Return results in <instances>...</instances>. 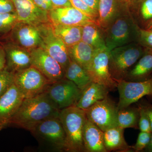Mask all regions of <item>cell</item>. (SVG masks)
Masks as SVG:
<instances>
[{
  "instance_id": "cell-1",
  "label": "cell",
  "mask_w": 152,
  "mask_h": 152,
  "mask_svg": "<svg viewBox=\"0 0 152 152\" xmlns=\"http://www.w3.org/2000/svg\"><path fill=\"white\" fill-rule=\"evenodd\" d=\"M60 111L45 92L24 99L10 124L30 132L42 121L52 117H59Z\"/></svg>"
},
{
  "instance_id": "cell-2",
  "label": "cell",
  "mask_w": 152,
  "mask_h": 152,
  "mask_svg": "<svg viewBox=\"0 0 152 152\" xmlns=\"http://www.w3.org/2000/svg\"><path fill=\"white\" fill-rule=\"evenodd\" d=\"M59 118L66 134L65 151L85 152L83 133L86 117L85 111L71 106L60 111Z\"/></svg>"
},
{
  "instance_id": "cell-3",
  "label": "cell",
  "mask_w": 152,
  "mask_h": 152,
  "mask_svg": "<svg viewBox=\"0 0 152 152\" xmlns=\"http://www.w3.org/2000/svg\"><path fill=\"white\" fill-rule=\"evenodd\" d=\"M138 29L129 10L126 11L104 30L106 48L110 51L118 47L137 42Z\"/></svg>"
},
{
  "instance_id": "cell-4",
  "label": "cell",
  "mask_w": 152,
  "mask_h": 152,
  "mask_svg": "<svg viewBox=\"0 0 152 152\" xmlns=\"http://www.w3.org/2000/svg\"><path fill=\"white\" fill-rule=\"evenodd\" d=\"M137 42L115 48L110 51L109 69L114 80H124L128 72L145 52Z\"/></svg>"
},
{
  "instance_id": "cell-5",
  "label": "cell",
  "mask_w": 152,
  "mask_h": 152,
  "mask_svg": "<svg viewBox=\"0 0 152 152\" xmlns=\"http://www.w3.org/2000/svg\"><path fill=\"white\" fill-rule=\"evenodd\" d=\"M41 146L53 151H65L66 134L59 117L42 121L30 131Z\"/></svg>"
},
{
  "instance_id": "cell-6",
  "label": "cell",
  "mask_w": 152,
  "mask_h": 152,
  "mask_svg": "<svg viewBox=\"0 0 152 152\" xmlns=\"http://www.w3.org/2000/svg\"><path fill=\"white\" fill-rule=\"evenodd\" d=\"M14 83L25 99L45 92L51 83L39 70L31 66L15 73Z\"/></svg>"
},
{
  "instance_id": "cell-7",
  "label": "cell",
  "mask_w": 152,
  "mask_h": 152,
  "mask_svg": "<svg viewBox=\"0 0 152 152\" xmlns=\"http://www.w3.org/2000/svg\"><path fill=\"white\" fill-rule=\"evenodd\" d=\"M84 111L87 118L103 132L118 126V110L117 105L108 96Z\"/></svg>"
},
{
  "instance_id": "cell-8",
  "label": "cell",
  "mask_w": 152,
  "mask_h": 152,
  "mask_svg": "<svg viewBox=\"0 0 152 152\" xmlns=\"http://www.w3.org/2000/svg\"><path fill=\"white\" fill-rule=\"evenodd\" d=\"M82 90L69 80L64 78L51 84L45 93L60 110L75 106Z\"/></svg>"
},
{
  "instance_id": "cell-9",
  "label": "cell",
  "mask_w": 152,
  "mask_h": 152,
  "mask_svg": "<svg viewBox=\"0 0 152 152\" xmlns=\"http://www.w3.org/2000/svg\"><path fill=\"white\" fill-rule=\"evenodd\" d=\"M119 94L118 110L129 107L146 96H152V77L140 81L115 80Z\"/></svg>"
},
{
  "instance_id": "cell-10",
  "label": "cell",
  "mask_w": 152,
  "mask_h": 152,
  "mask_svg": "<svg viewBox=\"0 0 152 152\" xmlns=\"http://www.w3.org/2000/svg\"><path fill=\"white\" fill-rule=\"evenodd\" d=\"M38 27L42 39L40 47L59 63L65 71L71 61L67 47L55 34L51 23L42 24Z\"/></svg>"
},
{
  "instance_id": "cell-11",
  "label": "cell",
  "mask_w": 152,
  "mask_h": 152,
  "mask_svg": "<svg viewBox=\"0 0 152 152\" xmlns=\"http://www.w3.org/2000/svg\"><path fill=\"white\" fill-rule=\"evenodd\" d=\"M109 55L110 51L106 47L95 50L87 72L92 82L103 85L111 91L116 88L117 83L110 73Z\"/></svg>"
},
{
  "instance_id": "cell-12",
  "label": "cell",
  "mask_w": 152,
  "mask_h": 152,
  "mask_svg": "<svg viewBox=\"0 0 152 152\" xmlns=\"http://www.w3.org/2000/svg\"><path fill=\"white\" fill-rule=\"evenodd\" d=\"M31 66L44 75L51 83L64 78L62 67L44 49L39 47L30 51Z\"/></svg>"
},
{
  "instance_id": "cell-13",
  "label": "cell",
  "mask_w": 152,
  "mask_h": 152,
  "mask_svg": "<svg viewBox=\"0 0 152 152\" xmlns=\"http://www.w3.org/2000/svg\"><path fill=\"white\" fill-rule=\"evenodd\" d=\"M10 34L12 42L30 51L40 47L42 43L38 26L18 21Z\"/></svg>"
},
{
  "instance_id": "cell-14",
  "label": "cell",
  "mask_w": 152,
  "mask_h": 152,
  "mask_svg": "<svg viewBox=\"0 0 152 152\" xmlns=\"http://www.w3.org/2000/svg\"><path fill=\"white\" fill-rule=\"evenodd\" d=\"M24 99L15 83L0 97V131L10 124Z\"/></svg>"
},
{
  "instance_id": "cell-15",
  "label": "cell",
  "mask_w": 152,
  "mask_h": 152,
  "mask_svg": "<svg viewBox=\"0 0 152 152\" xmlns=\"http://www.w3.org/2000/svg\"><path fill=\"white\" fill-rule=\"evenodd\" d=\"M48 17L53 25L83 26L90 22H96L72 6L54 8L48 12Z\"/></svg>"
},
{
  "instance_id": "cell-16",
  "label": "cell",
  "mask_w": 152,
  "mask_h": 152,
  "mask_svg": "<svg viewBox=\"0 0 152 152\" xmlns=\"http://www.w3.org/2000/svg\"><path fill=\"white\" fill-rule=\"evenodd\" d=\"M19 22L39 26L49 23L48 12L38 7L33 0H12Z\"/></svg>"
},
{
  "instance_id": "cell-17",
  "label": "cell",
  "mask_w": 152,
  "mask_h": 152,
  "mask_svg": "<svg viewBox=\"0 0 152 152\" xmlns=\"http://www.w3.org/2000/svg\"><path fill=\"white\" fill-rule=\"evenodd\" d=\"M129 10L127 0H99L96 23L104 30L121 14Z\"/></svg>"
},
{
  "instance_id": "cell-18",
  "label": "cell",
  "mask_w": 152,
  "mask_h": 152,
  "mask_svg": "<svg viewBox=\"0 0 152 152\" xmlns=\"http://www.w3.org/2000/svg\"><path fill=\"white\" fill-rule=\"evenodd\" d=\"M6 56V68L13 72L31 66L30 51L19 46L10 41L3 45Z\"/></svg>"
},
{
  "instance_id": "cell-19",
  "label": "cell",
  "mask_w": 152,
  "mask_h": 152,
  "mask_svg": "<svg viewBox=\"0 0 152 152\" xmlns=\"http://www.w3.org/2000/svg\"><path fill=\"white\" fill-rule=\"evenodd\" d=\"M129 10L140 28L148 30L152 25V0H131Z\"/></svg>"
},
{
  "instance_id": "cell-20",
  "label": "cell",
  "mask_w": 152,
  "mask_h": 152,
  "mask_svg": "<svg viewBox=\"0 0 152 152\" xmlns=\"http://www.w3.org/2000/svg\"><path fill=\"white\" fill-rule=\"evenodd\" d=\"M103 134L102 131L86 118L83 133L85 152H107L104 145Z\"/></svg>"
},
{
  "instance_id": "cell-21",
  "label": "cell",
  "mask_w": 152,
  "mask_h": 152,
  "mask_svg": "<svg viewBox=\"0 0 152 152\" xmlns=\"http://www.w3.org/2000/svg\"><path fill=\"white\" fill-rule=\"evenodd\" d=\"M110 91L104 85L91 82L82 90L80 97L75 106L84 110H86L108 96Z\"/></svg>"
},
{
  "instance_id": "cell-22",
  "label": "cell",
  "mask_w": 152,
  "mask_h": 152,
  "mask_svg": "<svg viewBox=\"0 0 152 152\" xmlns=\"http://www.w3.org/2000/svg\"><path fill=\"white\" fill-rule=\"evenodd\" d=\"M152 72V50L145 48V52L137 63L128 72L124 80L140 81L146 80Z\"/></svg>"
},
{
  "instance_id": "cell-23",
  "label": "cell",
  "mask_w": 152,
  "mask_h": 152,
  "mask_svg": "<svg viewBox=\"0 0 152 152\" xmlns=\"http://www.w3.org/2000/svg\"><path fill=\"white\" fill-rule=\"evenodd\" d=\"M124 130L117 126L104 132V145L107 152L117 151L128 152L132 148L125 140Z\"/></svg>"
},
{
  "instance_id": "cell-24",
  "label": "cell",
  "mask_w": 152,
  "mask_h": 152,
  "mask_svg": "<svg viewBox=\"0 0 152 152\" xmlns=\"http://www.w3.org/2000/svg\"><path fill=\"white\" fill-rule=\"evenodd\" d=\"M82 41L94 50L105 48L104 30L96 22L88 23L83 26Z\"/></svg>"
},
{
  "instance_id": "cell-25",
  "label": "cell",
  "mask_w": 152,
  "mask_h": 152,
  "mask_svg": "<svg viewBox=\"0 0 152 152\" xmlns=\"http://www.w3.org/2000/svg\"><path fill=\"white\" fill-rule=\"evenodd\" d=\"M68 50L70 60L88 70L92 60L94 49L81 41L72 46L68 48Z\"/></svg>"
},
{
  "instance_id": "cell-26",
  "label": "cell",
  "mask_w": 152,
  "mask_h": 152,
  "mask_svg": "<svg viewBox=\"0 0 152 152\" xmlns=\"http://www.w3.org/2000/svg\"><path fill=\"white\" fill-rule=\"evenodd\" d=\"M52 25L55 34L68 48L82 41L83 26Z\"/></svg>"
},
{
  "instance_id": "cell-27",
  "label": "cell",
  "mask_w": 152,
  "mask_h": 152,
  "mask_svg": "<svg viewBox=\"0 0 152 152\" xmlns=\"http://www.w3.org/2000/svg\"><path fill=\"white\" fill-rule=\"evenodd\" d=\"M64 78L73 82L81 90L92 82L87 71L72 60L65 71Z\"/></svg>"
},
{
  "instance_id": "cell-28",
  "label": "cell",
  "mask_w": 152,
  "mask_h": 152,
  "mask_svg": "<svg viewBox=\"0 0 152 152\" xmlns=\"http://www.w3.org/2000/svg\"><path fill=\"white\" fill-rule=\"evenodd\" d=\"M139 117L138 108L127 107L119 110L118 115V126L124 129L129 128L138 129Z\"/></svg>"
},
{
  "instance_id": "cell-29",
  "label": "cell",
  "mask_w": 152,
  "mask_h": 152,
  "mask_svg": "<svg viewBox=\"0 0 152 152\" xmlns=\"http://www.w3.org/2000/svg\"><path fill=\"white\" fill-rule=\"evenodd\" d=\"M18 22L16 12L0 14V37L10 34Z\"/></svg>"
},
{
  "instance_id": "cell-30",
  "label": "cell",
  "mask_w": 152,
  "mask_h": 152,
  "mask_svg": "<svg viewBox=\"0 0 152 152\" xmlns=\"http://www.w3.org/2000/svg\"><path fill=\"white\" fill-rule=\"evenodd\" d=\"M15 74L6 67L0 71V97L14 84Z\"/></svg>"
},
{
  "instance_id": "cell-31",
  "label": "cell",
  "mask_w": 152,
  "mask_h": 152,
  "mask_svg": "<svg viewBox=\"0 0 152 152\" xmlns=\"http://www.w3.org/2000/svg\"><path fill=\"white\" fill-rule=\"evenodd\" d=\"M72 6L86 15L94 19L96 22L98 12L84 2L82 0H70Z\"/></svg>"
},
{
  "instance_id": "cell-32",
  "label": "cell",
  "mask_w": 152,
  "mask_h": 152,
  "mask_svg": "<svg viewBox=\"0 0 152 152\" xmlns=\"http://www.w3.org/2000/svg\"><path fill=\"white\" fill-rule=\"evenodd\" d=\"M137 42L144 48L152 50V31L138 27Z\"/></svg>"
},
{
  "instance_id": "cell-33",
  "label": "cell",
  "mask_w": 152,
  "mask_h": 152,
  "mask_svg": "<svg viewBox=\"0 0 152 152\" xmlns=\"http://www.w3.org/2000/svg\"><path fill=\"white\" fill-rule=\"evenodd\" d=\"M151 134L152 133L141 131L139 133L135 145L132 147L133 150L135 151L139 152L145 148L149 143Z\"/></svg>"
},
{
  "instance_id": "cell-34",
  "label": "cell",
  "mask_w": 152,
  "mask_h": 152,
  "mask_svg": "<svg viewBox=\"0 0 152 152\" xmlns=\"http://www.w3.org/2000/svg\"><path fill=\"white\" fill-rule=\"evenodd\" d=\"M139 127L141 132L152 133L151 123L149 117L141 106H139Z\"/></svg>"
},
{
  "instance_id": "cell-35",
  "label": "cell",
  "mask_w": 152,
  "mask_h": 152,
  "mask_svg": "<svg viewBox=\"0 0 152 152\" xmlns=\"http://www.w3.org/2000/svg\"><path fill=\"white\" fill-rule=\"evenodd\" d=\"M16 12L12 0H0V14Z\"/></svg>"
},
{
  "instance_id": "cell-36",
  "label": "cell",
  "mask_w": 152,
  "mask_h": 152,
  "mask_svg": "<svg viewBox=\"0 0 152 152\" xmlns=\"http://www.w3.org/2000/svg\"><path fill=\"white\" fill-rule=\"evenodd\" d=\"M35 4L40 9L48 12L54 8L51 0H33Z\"/></svg>"
},
{
  "instance_id": "cell-37",
  "label": "cell",
  "mask_w": 152,
  "mask_h": 152,
  "mask_svg": "<svg viewBox=\"0 0 152 152\" xmlns=\"http://www.w3.org/2000/svg\"><path fill=\"white\" fill-rule=\"evenodd\" d=\"M54 8L72 6L70 0H51Z\"/></svg>"
},
{
  "instance_id": "cell-38",
  "label": "cell",
  "mask_w": 152,
  "mask_h": 152,
  "mask_svg": "<svg viewBox=\"0 0 152 152\" xmlns=\"http://www.w3.org/2000/svg\"><path fill=\"white\" fill-rule=\"evenodd\" d=\"M6 56L4 49L0 45V71L3 70L6 66Z\"/></svg>"
},
{
  "instance_id": "cell-39",
  "label": "cell",
  "mask_w": 152,
  "mask_h": 152,
  "mask_svg": "<svg viewBox=\"0 0 152 152\" xmlns=\"http://www.w3.org/2000/svg\"><path fill=\"white\" fill-rule=\"evenodd\" d=\"M141 106L143 108L144 110L149 117L150 123H151V129L152 133V105L150 104H147L141 105Z\"/></svg>"
},
{
  "instance_id": "cell-40",
  "label": "cell",
  "mask_w": 152,
  "mask_h": 152,
  "mask_svg": "<svg viewBox=\"0 0 152 152\" xmlns=\"http://www.w3.org/2000/svg\"><path fill=\"white\" fill-rule=\"evenodd\" d=\"M87 5L97 12L99 0H82Z\"/></svg>"
},
{
  "instance_id": "cell-41",
  "label": "cell",
  "mask_w": 152,
  "mask_h": 152,
  "mask_svg": "<svg viewBox=\"0 0 152 152\" xmlns=\"http://www.w3.org/2000/svg\"><path fill=\"white\" fill-rule=\"evenodd\" d=\"M145 148H146V150L148 151L152 152V133L149 143Z\"/></svg>"
},
{
  "instance_id": "cell-42",
  "label": "cell",
  "mask_w": 152,
  "mask_h": 152,
  "mask_svg": "<svg viewBox=\"0 0 152 152\" xmlns=\"http://www.w3.org/2000/svg\"><path fill=\"white\" fill-rule=\"evenodd\" d=\"M148 31H152V25L151 26V27H150L149 28L148 30Z\"/></svg>"
},
{
  "instance_id": "cell-43",
  "label": "cell",
  "mask_w": 152,
  "mask_h": 152,
  "mask_svg": "<svg viewBox=\"0 0 152 152\" xmlns=\"http://www.w3.org/2000/svg\"><path fill=\"white\" fill-rule=\"evenodd\" d=\"M127 1H128L129 2L130 1H131V0H127Z\"/></svg>"
}]
</instances>
